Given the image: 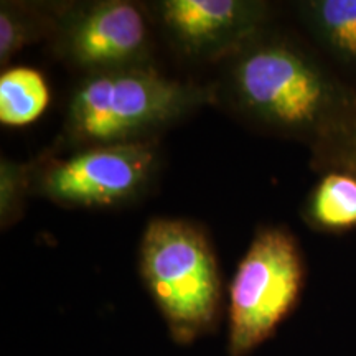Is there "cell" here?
Returning <instances> with one entry per match:
<instances>
[{
  "mask_svg": "<svg viewBox=\"0 0 356 356\" xmlns=\"http://www.w3.org/2000/svg\"><path fill=\"white\" fill-rule=\"evenodd\" d=\"M140 275L177 343L215 330L221 312V277L213 249L197 226L159 218L140 241Z\"/></svg>",
  "mask_w": 356,
  "mask_h": 356,
  "instance_id": "1",
  "label": "cell"
},
{
  "mask_svg": "<svg viewBox=\"0 0 356 356\" xmlns=\"http://www.w3.org/2000/svg\"><path fill=\"white\" fill-rule=\"evenodd\" d=\"M202 101V92L149 68L97 71L76 88L68 108V132L91 147L136 142Z\"/></svg>",
  "mask_w": 356,
  "mask_h": 356,
  "instance_id": "2",
  "label": "cell"
},
{
  "mask_svg": "<svg viewBox=\"0 0 356 356\" xmlns=\"http://www.w3.org/2000/svg\"><path fill=\"white\" fill-rule=\"evenodd\" d=\"M302 287V261L284 229H262L239 262L229 286V356H248L274 335Z\"/></svg>",
  "mask_w": 356,
  "mask_h": 356,
  "instance_id": "3",
  "label": "cell"
},
{
  "mask_svg": "<svg viewBox=\"0 0 356 356\" xmlns=\"http://www.w3.org/2000/svg\"><path fill=\"white\" fill-rule=\"evenodd\" d=\"M231 86L249 114L282 129L314 126L330 104L322 74L282 43H257L239 53Z\"/></svg>",
  "mask_w": 356,
  "mask_h": 356,
  "instance_id": "4",
  "label": "cell"
},
{
  "mask_svg": "<svg viewBox=\"0 0 356 356\" xmlns=\"http://www.w3.org/2000/svg\"><path fill=\"white\" fill-rule=\"evenodd\" d=\"M154 167L155 150L147 142L95 145L48 168L42 190L68 207H114L144 190Z\"/></svg>",
  "mask_w": 356,
  "mask_h": 356,
  "instance_id": "5",
  "label": "cell"
},
{
  "mask_svg": "<svg viewBox=\"0 0 356 356\" xmlns=\"http://www.w3.org/2000/svg\"><path fill=\"white\" fill-rule=\"evenodd\" d=\"M147 25L140 8L124 0L79 7L63 26V47L74 63L97 71L137 66L147 51Z\"/></svg>",
  "mask_w": 356,
  "mask_h": 356,
  "instance_id": "6",
  "label": "cell"
},
{
  "mask_svg": "<svg viewBox=\"0 0 356 356\" xmlns=\"http://www.w3.org/2000/svg\"><path fill=\"white\" fill-rule=\"evenodd\" d=\"M159 13L185 53L213 56L248 42L264 19V6L248 0H163Z\"/></svg>",
  "mask_w": 356,
  "mask_h": 356,
  "instance_id": "7",
  "label": "cell"
},
{
  "mask_svg": "<svg viewBox=\"0 0 356 356\" xmlns=\"http://www.w3.org/2000/svg\"><path fill=\"white\" fill-rule=\"evenodd\" d=\"M50 104V89L37 70L17 66L0 76V122L22 127L37 121Z\"/></svg>",
  "mask_w": 356,
  "mask_h": 356,
  "instance_id": "8",
  "label": "cell"
},
{
  "mask_svg": "<svg viewBox=\"0 0 356 356\" xmlns=\"http://www.w3.org/2000/svg\"><path fill=\"white\" fill-rule=\"evenodd\" d=\"M309 13L328 47L356 63V0H320L310 3Z\"/></svg>",
  "mask_w": 356,
  "mask_h": 356,
  "instance_id": "9",
  "label": "cell"
},
{
  "mask_svg": "<svg viewBox=\"0 0 356 356\" xmlns=\"http://www.w3.org/2000/svg\"><path fill=\"white\" fill-rule=\"evenodd\" d=\"M312 216L327 228L356 225V180L348 175H327L312 198Z\"/></svg>",
  "mask_w": 356,
  "mask_h": 356,
  "instance_id": "10",
  "label": "cell"
},
{
  "mask_svg": "<svg viewBox=\"0 0 356 356\" xmlns=\"http://www.w3.org/2000/svg\"><path fill=\"white\" fill-rule=\"evenodd\" d=\"M37 20L25 8L2 3L0 8V61L7 63L25 44L35 40Z\"/></svg>",
  "mask_w": 356,
  "mask_h": 356,
  "instance_id": "11",
  "label": "cell"
},
{
  "mask_svg": "<svg viewBox=\"0 0 356 356\" xmlns=\"http://www.w3.org/2000/svg\"><path fill=\"white\" fill-rule=\"evenodd\" d=\"M20 170L13 163H2V218L10 215L15 202L20 198Z\"/></svg>",
  "mask_w": 356,
  "mask_h": 356,
  "instance_id": "12",
  "label": "cell"
},
{
  "mask_svg": "<svg viewBox=\"0 0 356 356\" xmlns=\"http://www.w3.org/2000/svg\"><path fill=\"white\" fill-rule=\"evenodd\" d=\"M353 142H355V150H356V126H355V131H353Z\"/></svg>",
  "mask_w": 356,
  "mask_h": 356,
  "instance_id": "13",
  "label": "cell"
}]
</instances>
